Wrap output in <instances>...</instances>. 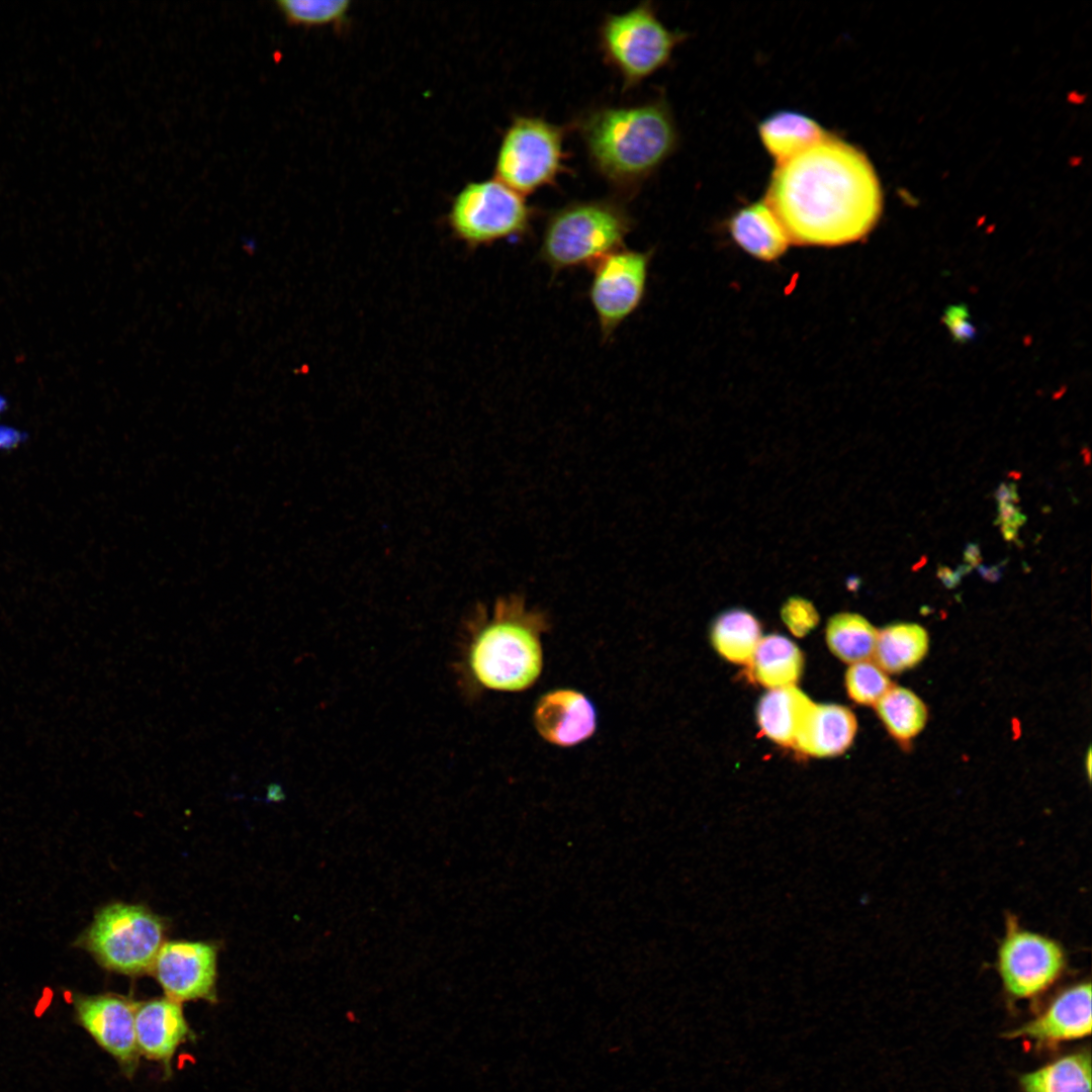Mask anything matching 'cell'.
<instances>
[{
  "label": "cell",
  "mask_w": 1092,
  "mask_h": 1092,
  "mask_svg": "<svg viewBox=\"0 0 1092 1092\" xmlns=\"http://www.w3.org/2000/svg\"><path fill=\"white\" fill-rule=\"evenodd\" d=\"M764 202L790 243L836 247L873 230L882 211V191L868 158L825 134L777 163Z\"/></svg>",
  "instance_id": "obj_1"
},
{
  "label": "cell",
  "mask_w": 1092,
  "mask_h": 1092,
  "mask_svg": "<svg viewBox=\"0 0 1092 1092\" xmlns=\"http://www.w3.org/2000/svg\"><path fill=\"white\" fill-rule=\"evenodd\" d=\"M579 130L593 167L624 190L654 173L677 143L674 120L662 101L599 107L581 118Z\"/></svg>",
  "instance_id": "obj_2"
},
{
  "label": "cell",
  "mask_w": 1092,
  "mask_h": 1092,
  "mask_svg": "<svg viewBox=\"0 0 1092 1092\" xmlns=\"http://www.w3.org/2000/svg\"><path fill=\"white\" fill-rule=\"evenodd\" d=\"M547 623L519 596L497 600L470 637L465 663L471 678L498 692L532 687L543 668L541 634Z\"/></svg>",
  "instance_id": "obj_3"
},
{
  "label": "cell",
  "mask_w": 1092,
  "mask_h": 1092,
  "mask_svg": "<svg viewBox=\"0 0 1092 1092\" xmlns=\"http://www.w3.org/2000/svg\"><path fill=\"white\" fill-rule=\"evenodd\" d=\"M632 226L633 219L620 202L573 201L548 217L539 256L555 272L590 267L607 254L625 247L624 241Z\"/></svg>",
  "instance_id": "obj_4"
},
{
  "label": "cell",
  "mask_w": 1092,
  "mask_h": 1092,
  "mask_svg": "<svg viewBox=\"0 0 1092 1092\" xmlns=\"http://www.w3.org/2000/svg\"><path fill=\"white\" fill-rule=\"evenodd\" d=\"M164 936L162 919L147 908L114 903L96 914L79 944L109 971L141 975L152 971Z\"/></svg>",
  "instance_id": "obj_5"
},
{
  "label": "cell",
  "mask_w": 1092,
  "mask_h": 1092,
  "mask_svg": "<svg viewBox=\"0 0 1092 1092\" xmlns=\"http://www.w3.org/2000/svg\"><path fill=\"white\" fill-rule=\"evenodd\" d=\"M598 34L605 62L621 76L625 87L638 84L668 63L682 38L663 24L649 2L606 15Z\"/></svg>",
  "instance_id": "obj_6"
},
{
  "label": "cell",
  "mask_w": 1092,
  "mask_h": 1092,
  "mask_svg": "<svg viewBox=\"0 0 1092 1092\" xmlns=\"http://www.w3.org/2000/svg\"><path fill=\"white\" fill-rule=\"evenodd\" d=\"M563 141L562 126L540 116L517 115L503 134L495 179L523 196L555 184L567 170Z\"/></svg>",
  "instance_id": "obj_7"
},
{
  "label": "cell",
  "mask_w": 1092,
  "mask_h": 1092,
  "mask_svg": "<svg viewBox=\"0 0 1092 1092\" xmlns=\"http://www.w3.org/2000/svg\"><path fill=\"white\" fill-rule=\"evenodd\" d=\"M534 210L524 196L497 179L467 183L452 199L447 224L475 249L529 233Z\"/></svg>",
  "instance_id": "obj_8"
},
{
  "label": "cell",
  "mask_w": 1092,
  "mask_h": 1092,
  "mask_svg": "<svg viewBox=\"0 0 1092 1092\" xmlns=\"http://www.w3.org/2000/svg\"><path fill=\"white\" fill-rule=\"evenodd\" d=\"M1067 963L1059 941L1022 927L1016 917L1008 915L996 966L1009 995L1026 999L1042 994L1060 979Z\"/></svg>",
  "instance_id": "obj_9"
},
{
  "label": "cell",
  "mask_w": 1092,
  "mask_h": 1092,
  "mask_svg": "<svg viewBox=\"0 0 1092 1092\" xmlns=\"http://www.w3.org/2000/svg\"><path fill=\"white\" fill-rule=\"evenodd\" d=\"M651 257L652 251L623 247L589 267L588 296L605 341L641 305Z\"/></svg>",
  "instance_id": "obj_10"
},
{
  "label": "cell",
  "mask_w": 1092,
  "mask_h": 1092,
  "mask_svg": "<svg viewBox=\"0 0 1092 1092\" xmlns=\"http://www.w3.org/2000/svg\"><path fill=\"white\" fill-rule=\"evenodd\" d=\"M73 1005L81 1026L127 1076H132L141 1056L134 1024L136 1002L117 994H75Z\"/></svg>",
  "instance_id": "obj_11"
},
{
  "label": "cell",
  "mask_w": 1092,
  "mask_h": 1092,
  "mask_svg": "<svg viewBox=\"0 0 1092 1092\" xmlns=\"http://www.w3.org/2000/svg\"><path fill=\"white\" fill-rule=\"evenodd\" d=\"M152 971L167 997L179 1003L215 1001L216 949L210 943L165 942Z\"/></svg>",
  "instance_id": "obj_12"
},
{
  "label": "cell",
  "mask_w": 1092,
  "mask_h": 1092,
  "mask_svg": "<svg viewBox=\"0 0 1092 1092\" xmlns=\"http://www.w3.org/2000/svg\"><path fill=\"white\" fill-rule=\"evenodd\" d=\"M533 722L544 740L553 745L569 747L592 737L597 729V711L581 692L556 689L538 699Z\"/></svg>",
  "instance_id": "obj_13"
},
{
  "label": "cell",
  "mask_w": 1092,
  "mask_h": 1092,
  "mask_svg": "<svg viewBox=\"0 0 1092 1092\" xmlns=\"http://www.w3.org/2000/svg\"><path fill=\"white\" fill-rule=\"evenodd\" d=\"M134 1024L140 1055L169 1070L177 1049L190 1034L181 1003L167 996L136 1003Z\"/></svg>",
  "instance_id": "obj_14"
},
{
  "label": "cell",
  "mask_w": 1092,
  "mask_h": 1092,
  "mask_svg": "<svg viewBox=\"0 0 1092 1092\" xmlns=\"http://www.w3.org/2000/svg\"><path fill=\"white\" fill-rule=\"evenodd\" d=\"M1091 1021V984L1081 982L1063 990L1039 1016L1010 1036L1044 1042L1076 1039L1090 1035Z\"/></svg>",
  "instance_id": "obj_15"
},
{
  "label": "cell",
  "mask_w": 1092,
  "mask_h": 1092,
  "mask_svg": "<svg viewBox=\"0 0 1092 1092\" xmlns=\"http://www.w3.org/2000/svg\"><path fill=\"white\" fill-rule=\"evenodd\" d=\"M856 729L855 716L846 707L813 704L794 748L812 756H834L850 746Z\"/></svg>",
  "instance_id": "obj_16"
},
{
  "label": "cell",
  "mask_w": 1092,
  "mask_h": 1092,
  "mask_svg": "<svg viewBox=\"0 0 1092 1092\" xmlns=\"http://www.w3.org/2000/svg\"><path fill=\"white\" fill-rule=\"evenodd\" d=\"M728 226L734 242L762 261L780 258L790 244L784 229L764 201L751 203L736 211Z\"/></svg>",
  "instance_id": "obj_17"
},
{
  "label": "cell",
  "mask_w": 1092,
  "mask_h": 1092,
  "mask_svg": "<svg viewBox=\"0 0 1092 1092\" xmlns=\"http://www.w3.org/2000/svg\"><path fill=\"white\" fill-rule=\"evenodd\" d=\"M813 702L794 685L770 689L757 706L761 731L775 742L795 747Z\"/></svg>",
  "instance_id": "obj_18"
},
{
  "label": "cell",
  "mask_w": 1092,
  "mask_h": 1092,
  "mask_svg": "<svg viewBox=\"0 0 1092 1092\" xmlns=\"http://www.w3.org/2000/svg\"><path fill=\"white\" fill-rule=\"evenodd\" d=\"M929 635L915 623H896L878 631L873 661L886 673H900L918 665L929 651Z\"/></svg>",
  "instance_id": "obj_19"
},
{
  "label": "cell",
  "mask_w": 1092,
  "mask_h": 1092,
  "mask_svg": "<svg viewBox=\"0 0 1092 1092\" xmlns=\"http://www.w3.org/2000/svg\"><path fill=\"white\" fill-rule=\"evenodd\" d=\"M760 141L777 163L813 145L826 132L809 116L795 111L777 112L758 127Z\"/></svg>",
  "instance_id": "obj_20"
},
{
  "label": "cell",
  "mask_w": 1092,
  "mask_h": 1092,
  "mask_svg": "<svg viewBox=\"0 0 1092 1092\" xmlns=\"http://www.w3.org/2000/svg\"><path fill=\"white\" fill-rule=\"evenodd\" d=\"M803 662V655L794 642L772 634L759 640L748 664L754 680L776 689L793 686L801 675Z\"/></svg>",
  "instance_id": "obj_21"
},
{
  "label": "cell",
  "mask_w": 1092,
  "mask_h": 1092,
  "mask_svg": "<svg viewBox=\"0 0 1092 1092\" xmlns=\"http://www.w3.org/2000/svg\"><path fill=\"white\" fill-rule=\"evenodd\" d=\"M875 708L889 734L901 744H909L916 738L928 720L925 703L904 687L893 685Z\"/></svg>",
  "instance_id": "obj_22"
},
{
  "label": "cell",
  "mask_w": 1092,
  "mask_h": 1092,
  "mask_svg": "<svg viewBox=\"0 0 1092 1092\" xmlns=\"http://www.w3.org/2000/svg\"><path fill=\"white\" fill-rule=\"evenodd\" d=\"M758 620L743 609H730L719 615L711 629L715 649L727 660L748 664L761 639Z\"/></svg>",
  "instance_id": "obj_23"
},
{
  "label": "cell",
  "mask_w": 1092,
  "mask_h": 1092,
  "mask_svg": "<svg viewBox=\"0 0 1092 1092\" xmlns=\"http://www.w3.org/2000/svg\"><path fill=\"white\" fill-rule=\"evenodd\" d=\"M1024 1092H1091L1089 1054L1061 1058L1021 1079Z\"/></svg>",
  "instance_id": "obj_24"
},
{
  "label": "cell",
  "mask_w": 1092,
  "mask_h": 1092,
  "mask_svg": "<svg viewBox=\"0 0 1092 1092\" xmlns=\"http://www.w3.org/2000/svg\"><path fill=\"white\" fill-rule=\"evenodd\" d=\"M878 630L862 616L840 613L826 627V641L835 656L847 663L873 657Z\"/></svg>",
  "instance_id": "obj_25"
},
{
  "label": "cell",
  "mask_w": 1092,
  "mask_h": 1092,
  "mask_svg": "<svg viewBox=\"0 0 1092 1092\" xmlns=\"http://www.w3.org/2000/svg\"><path fill=\"white\" fill-rule=\"evenodd\" d=\"M277 6L290 24L311 27L342 23L350 9V1L280 0Z\"/></svg>",
  "instance_id": "obj_26"
},
{
  "label": "cell",
  "mask_w": 1092,
  "mask_h": 1092,
  "mask_svg": "<svg viewBox=\"0 0 1092 1092\" xmlns=\"http://www.w3.org/2000/svg\"><path fill=\"white\" fill-rule=\"evenodd\" d=\"M845 686L849 697L854 702L875 706L893 684L888 674L870 659L849 666L845 675Z\"/></svg>",
  "instance_id": "obj_27"
},
{
  "label": "cell",
  "mask_w": 1092,
  "mask_h": 1092,
  "mask_svg": "<svg viewBox=\"0 0 1092 1092\" xmlns=\"http://www.w3.org/2000/svg\"><path fill=\"white\" fill-rule=\"evenodd\" d=\"M781 615L786 626L797 637L808 634L819 622V615L814 605L800 597L790 598L784 604Z\"/></svg>",
  "instance_id": "obj_28"
},
{
  "label": "cell",
  "mask_w": 1092,
  "mask_h": 1092,
  "mask_svg": "<svg viewBox=\"0 0 1092 1092\" xmlns=\"http://www.w3.org/2000/svg\"><path fill=\"white\" fill-rule=\"evenodd\" d=\"M1014 494L1015 493H1010V490L1005 486L1001 487V491L998 494L1001 503L1000 520L1003 525V532L1007 538H1013L1016 534L1017 527L1020 524V514L1018 510L1012 506V500L1010 502V498H1012V495Z\"/></svg>",
  "instance_id": "obj_29"
},
{
  "label": "cell",
  "mask_w": 1092,
  "mask_h": 1092,
  "mask_svg": "<svg viewBox=\"0 0 1092 1092\" xmlns=\"http://www.w3.org/2000/svg\"><path fill=\"white\" fill-rule=\"evenodd\" d=\"M1086 760H1087L1088 776H1090V770H1091V752L1090 751H1088Z\"/></svg>",
  "instance_id": "obj_30"
}]
</instances>
